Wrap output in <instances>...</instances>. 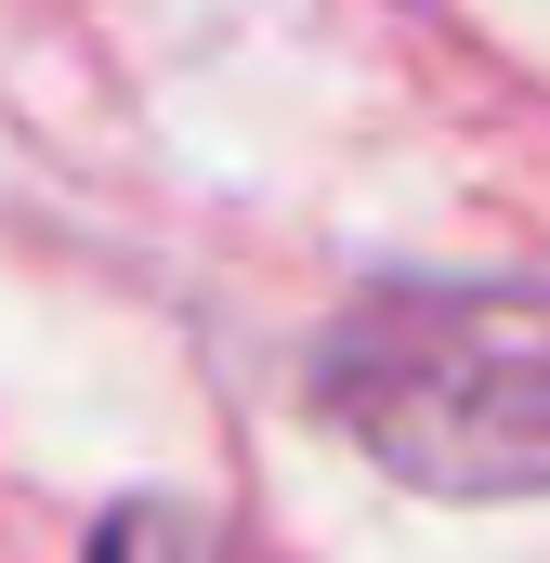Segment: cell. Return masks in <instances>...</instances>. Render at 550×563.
Wrapping results in <instances>:
<instances>
[{"mask_svg": "<svg viewBox=\"0 0 550 563\" xmlns=\"http://www.w3.org/2000/svg\"><path fill=\"white\" fill-rule=\"evenodd\" d=\"M328 432L407 498H550V276H381L315 341Z\"/></svg>", "mask_w": 550, "mask_h": 563, "instance_id": "obj_1", "label": "cell"}]
</instances>
